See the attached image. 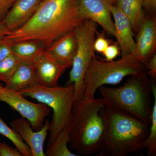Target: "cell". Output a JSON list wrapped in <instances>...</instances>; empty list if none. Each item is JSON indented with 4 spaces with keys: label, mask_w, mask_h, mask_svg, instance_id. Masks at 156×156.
I'll return each mask as SVG.
<instances>
[{
    "label": "cell",
    "mask_w": 156,
    "mask_h": 156,
    "mask_svg": "<svg viewBox=\"0 0 156 156\" xmlns=\"http://www.w3.org/2000/svg\"><path fill=\"white\" fill-rule=\"evenodd\" d=\"M84 20L79 0H43L26 23L6 37L12 43L36 42L46 49L59 37L76 30Z\"/></svg>",
    "instance_id": "obj_1"
},
{
    "label": "cell",
    "mask_w": 156,
    "mask_h": 156,
    "mask_svg": "<svg viewBox=\"0 0 156 156\" xmlns=\"http://www.w3.org/2000/svg\"><path fill=\"white\" fill-rule=\"evenodd\" d=\"M104 130L96 156H126L145 149L150 124L104 105Z\"/></svg>",
    "instance_id": "obj_2"
},
{
    "label": "cell",
    "mask_w": 156,
    "mask_h": 156,
    "mask_svg": "<svg viewBox=\"0 0 156 156\" xmlns=\"http://www.w3.org/2000/svg\"><path fill=\"white\" fill-rule=\"evenodd\" d=\"M102 98L75 101L68 130L69 148L89 156L100 151L104 130Z\"/></svg>",
    "instance_id": "obj_3"
},
{
    "label": "cell",
    "mask_w": 156,
    "mask_h": 156,
    "mask_svg": "<svg viewBox=\"0 0 156 156\" xmlns=\"http://www.w3.org/2000/svg\"><path fill=\"white\" fill-rule=\"evenodd\" d=\"M98 90L105 105L151 124L152 90L145 71L131 76L121 87L103 86Z\"/></svg>",
    "instance_id": "obj_4"
},
{
    "label": "cell",
    "mask_w": 156,
    "mask_h": 156,
    "mask_svg": "<svg viewBox=\"0 0 156 156\" xmlns=\"http://www.w3.org/2000/svg\"><path fill=\"white\" fill-rule=\"evenodd\" d=\"M19 92L23 96L36 99L53 110L48 146L51 144L62 131L68 130L75 101L73 84L63 87H48L36 84Z\"/></svg>",
    "instance_id": "obj_5"
},
{
    "label": "cell",
    "mask_w": 156,
    "mask_h": 156,
    "mask_svg": "<svg viewBox=\"0 0 156 156\" xmlns=\"http://www.w3.org/2000/svg\"><path fill=\"white\" fill-rule=\"evenodd\" d=\"M145 70L144 64L133 54L110 62L101 61L95 56L84 76L82 99H93L101 86L117 85L126 77L139 74Z\"/></svg>",
    "instance_id": "obj_6"
},
{
    "label": "cell",
    "mask_w": 156,
    "mask_h": 156,
    "mask_svg": "<svg viewBox=\"0 0 156 156\" xmlns=\"http://www.w3.org/2000/svg\"><path fill=\"white\" fill-rule=\"evenodd\" d=\"M97 24L92 20L85 19L75 30L76 51L73 60L69 79L66 85L73 84L75 101L82 99L84 76L90 62L95 57L94 44L97 34Z\"/></svg>",
    "instance_id": "obj_7"
},
{
    "label": "cell",
    "mask_w": 156,
    "mask_h": 156,
    "mask_svg": "<svg viewBox=\"0 0 156 156\" xmlns=\"http://www.w3.org/2000/svg\"><path fill=\"white\" fill-rule=\"evenodd\" d=\"M19 91L8 89L0 83V101L5 102L17 111L30 122L34 131L41 130L51 109L43 103H34L25 99Z\"/></svg>",
    "instance_id": "obj_8"
},
{
    "label": "cell",
    "mask_w": 156,
    "mask_h": 156,
    "mask_svg": "<svg viewBox=\"0 0 156 156\" xmlns=\"http://www.w3.org/2000/svg\"><path fill=\"white\" fill-rule=\"evenodd\" d=\"M10 126L19 134L31 151L32 156H44V143L50 128V121L45 120L43 128L34 131L30 122L23 117L11 121Z\"/></svg>",
    "instance_id": "obj_9"
},
{
    "label": "cell",
    "mask_w": 156,
    "mask_h": 156,
    "mask_svg": "<svg viewBox=\"0 0 156 156\" xmlns=\"http://www.w3.org/2000/svg\"><path fill=\"white\" fill-rule=\"evenodd\" d=\"M79 5L84 19L92 20L113 36H115L110 9L112 5L108 0H79Z\"/></svg>",
    "instance_id": "obj_10"
},
{
    "label": "cell",
    "mask_w": 156,
    "mask_h": 156,
    "mask_svg": "<svg viewBox=\"0 0 156 156\" xmlns=\"http://www.w3.org/2000/svg\"><path fill=\"white\" fill-rule=\"evenodd\" d=\"M37 83L48 87L58 86V79L67 68L46 50L33 62Z\"/></svg>",
    "instance_id": "obj_11"
},
{
    "label": "cell",
    "mask_w": 156,
    "mask_h": 156,
    "mask_svg": "<svg viewBox=\"0 0 156 156\" xmlns=\"http://www.w3.org/2000/svg\"><path fill=\"white\" fill-rule=\"evenodd\" d=\"M156 23L154 18H144L138 32L133 55L144 64L154 54Z\"/></svg>",
    "instance_id": "obj_12"
},
{
    "label": "cell",
    "mask_w": 156,
    "mask_h": 156,
    "mask_svg": "<svg viewBox=\"0 0 156 156\" xmlns=\"http://www.w3.org/2000/svg\"><path fill=\"white\" fill-rule=\"evenodd\" d=\"M110 9L114 20L115 37L122 56L133 54L135 50V41L129 20L117 5H111Z\"/></svg>",
    "instance_id": "obj_13"
},
{
    "label": "cell",
    "mask_w": 156,
    "mask_h": 156,
    "mask_svg": "<svg viewBox=\"0 0 156 156\" xmlns=\"http://www.w3.org/2000/svg\"><path fill=\"white\" fill-rule=\"evenodd\" d=\"M43 0H16L3 20L12 31L26 23L37 11Z\"/></svg>",
    "instance_id": "obj_14"
},
{
    "label": "cell",
    "mask_w": 156,
    "mask_h": 156,
    "mask_svg": "<svg viewBox=\"0 0 156 156\" xmlns=\"http://www.w3.org/2000/svg\"><path fill=\"white\" fill-rule=\"evenodd\" d=\"M76 31L64 34L45 49L58 62L67 68L71 67L76 51Z\"/></svg>",
    "instance_id": "obj_15"
},
{
    "label": "cell",
    "mask_w": 156,
    "mask_h": 156,
    "mask_svg": "<svg viewBox=\"0 0 156 156\" xmlns=\"http://www.w3.org/2000/svg\"><path fill=\"white\" fill-rule=\"evenodd\" d=\"M36 84L38 83L33 62L20 61L5 87L8 89L20 91Z\"/></svg>",
    "instance_id": "obj_16"
},
{
    "label": "cell",
    "mask_w": 156,
    "mask_h": 156,
    "mask_svg": "<svg viewBox=\"0 0 156 156\" xmlns=\"http://www.w3.org/2000/svg\"><path fill=\"white\" fill-rule=\"evenodd\" d=\"M117 4L129 20L133 32L137 33L144 19L143 0H118Z\"/></svg>",
    "instance_id": "obj_17"
},
{
    "label": "cell",
    "mask_w": 156,
    "mask_h": 156,
    "mask_svg": "<svg viewBox=\"0 0 156 156\" xmlns=\"http://www.w3.org/2000/svg\"><path fill=\"white\" fill-rule=\"evenodd\" d=\"M11 48L13 55L20 61L32 62L45 50L41 45L33 41L13 43Z\"/></svg>",
    "instance_id": "obj_18"
},
{
    "label": "cell",
    "mask_w": 156,
    "mask_h": 156,
    "mask_svg": "<svg viewBox=\"0 0 156 156\" xmlns=\"http://www.w3.org/2000/svg\"><path fill=\"white\" fill-rule=\"evenodd\" d=\"M69 137L68 130L62 131L51 144L47 146L46 155L48 156H77L68 147Z\"/></svg>",
    "instance_id": "obj_19"
},
{
    "label": "cell",
    "mask_w": 156,
    "mask_h": 156,
    "mask_svg": "<svg viewBox=\"0 0 156 156\" xmlns=\"http://www.w3.org/2000/svg\"><path fill=\"white\" fill-rule=\"evenodd\" d=\"M0 134L10 140L23 156H32L30 148L23 141L19 134L11 127H9L1 117Z\"/></svg>",
    "instance_id": "obj_20"
},
{
    "label": "cell",
    "mask_w": 156,
    "mask_h": 156,
    "mask_svg": "<svg viewBox=\"0 0 156 156\" xmlns=\"http://www.w3.org/2000/svg\"><path fill=\"white\" fill-rule=\"evenodd\" d=\"M152 95L154 103L152 112L151 121L150 126L149 133L145 141V149L149 156L156 155V84L151 82Z\"/></svg>",
    "instance_id": "obj_21"
},
{
    "label": "cell",
    "mask_w": 156,
    "mask_h": 156,
    "mask_svg": "<svg viewBox=\"0 0 156 156\" xmlns=\"http://www.w3.org/2000/svg\"><path fill=\"white\" fill-rule=\"evenodd\" d=\"M20 62L13 54L0 61V81L8 83Z\"/></svg>",
    "instance_id": "obj_22"
},
{
    "label": "cell",
    "mask_w": 156,
    "mask_h": 156,
    "mask_svg": "<svg viewBox=\"0 0 156 156\" xmlns=\"http://www.w3.org/2000/svg\"><path fill=\"white\" fill-rule=\"evenodd\" d=\"M12 43L6 36L0 38V61L13 54Z\"/></svg>",
    "instance_id": "obj_23"
},
{
    "label": "cell",
    "mask_w": 156,
    "mask_h": 156,
    "mask_svg": "<svg viewBox=\"0 0 156 156\" xmlns=\"http://www.w3.org/2000/svg\"><path fill=\"white\" fill-rule=\"evenodd\" d=\"M145 69L147 71L148 75L149 76L151 82H156V55H153L144 64Z\"/></svg>",
    "instance_id": "obj_24"
},
{
    "label": "cell",
    "mask_w": 156,
    "mask_h": 156,
    "mask_svg": "<svg viewBox=\"0 0 156 156\" xmlns=\"http://www.w3.org/2000/svg\"><path fill=\"white\" fill-rule=\"evenodd\" d=\"M119 48L117 43L109 45L103 53L106 61L110 62L114 60L120 54Z\"/></svg>",
    "instance_id": "obj_25"
},
{
    "label": "cell",
    "mask_w": 156,
    "mask_h": 156,
    "mask_svg": "<svg viewBox=\"0 0 156 156\" xmlns=\"http://www.w3.org/2000/svg\"><path fill=\"white\" fill-rule=\"evenodd\" d=\"M97 37L94 41V48L95 51L99 53H103L109 45L108 40L103 35L97 34Z\"/></svg>",
    "instance_id": "obj_26"
},
{
    "label": "cell",
    "mask_w": 156,
    "mask_h": 156,
    "mask_svg": "<svg viewBox=\"0 0 156 156\" xmlns=\"http://www.w3.org/2000/svg\"><path fill=\"white\" fill-rule=\"evenodd\" d=\"M0 156H23L17 148H13L6 142H0Z\"/></svg>",
    "instance_id": "obj_27"
},
{
    "label": "cell",
    "mask_w": 156,
    "mask_h": 156,
    "mask_svg": "<svg viewBox=\"0 0 156 156\" xmlns=\"http://www.w3.org/2000/svg\"><path fill=\"white\" fill-rule=\"evenodd\" d=\"M16 0H0V22L3 21Z\"/></svg>",
    "instance_id": "obj_28"
},
{
    "label": "cell",
    "mask_w": 156,
    "mask_h": 156,
    "mask_svg": "<svg viewBox=\"0 0 156 156\" xmlns=\"http://www.w3.org/2000/svg\"><path fill=\"white\" fill-rule=\"evenodd\" d=\"M144 7L149 11H154L156 8V0H143Z\"/></svg>",
    "instance_id": "obj_29"
},
{
    "label": "cell",
    "mask_w": 156,
    "mask_h": 156,
    "mask_svg": "<svg viewBox=\"0 0 156 156\" xmlns=\"http://www.w3.org/2000/svg\"><path fill=\"white\" fill-rule=\"evenodd\" d=\"M10 32L3 21L0 22V38L8 35Z\"/></svg>",
    "instance_id": "obj_30"
},
{
    "label": "cell",
    "mask_w": 156,
    "mask_h": 156,
    "mask_svg": "<svg viewBox=\"0 0 156 156\" xmlns=\"http://www.w3.org/2000/svg\"><path fill=\"white\" fill-rule=\"evenodd\" d=\"M110 4L112 5H115L117 4L118 0H108Z\"/></svg>",
    "instance_id": "obj_31"
}]
</instances>
